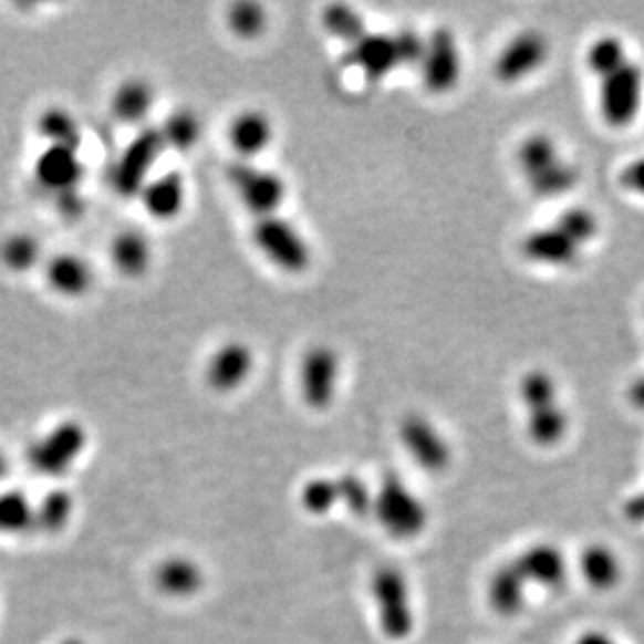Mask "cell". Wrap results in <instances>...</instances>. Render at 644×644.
Returning <instances> with one entry per match:
<instances>
[{
    "instance_id": "ffe728a7",
    "label": "cell",
    "mask_w": 644,
    "mask_h": 644,
    "mask_svg": "<svg viewBox=\"0 0 644 644\" xmlns=\"http://www.w3.org/2000/svg\"><path fill=\"white\" fill-rule=\"evenodd\" d=\"M527 580L519 573L512 559L498 565L487 582V603L500 617H516L528 602Z\"/></svg>"
},
{
    "instance_id": "1f68e13d",
    "label": "cell",
    "mask_w": 644,
    "mask_h": 644,
    "mask_svg": "<svg viewBox=\"0 0 644 644\" xmlns=\"http://www.w3.org/2000/svg\"><path fill=\"white\" fill-rule=\"evenodd\" d=\"M229 28L242 38H257L267 25V13L262 4L252 0L235 2L228 11Z\"/></svg>"
},
{
    "instance_id": "e575fe53",
    "label": "cell",
    "mask_w": 644,
    "mask_h": 644,
    "mask_svg": "<svg viewBox=\"0 0 644 644\" xmlns=\"http://www.w3.org/2000/svg\"><path fill=\"white\" fill-rule=\"evenodd\" d=\"M396 43L399 65H420L425 54L426 38L420 37L416 29L403 28L393 34Z\"/></svg>"
},
{
    "instance_id": "ab89813d",
    "label": "cell",
    "mask_w": 644,
    "mask_h": 644,
    "mask_svg": "<svg viewBox=\"0 0 644 644\" xmlns=\"http://www.w3.org/2000/svg\"><path fill=\"white\" fill-rule=\"evenodd\" d=\"M629 403L637 411H644V374L635 378L629 387Z\"/></svg>"
},
{
    "instance_id": "cb8c5ba5",
    "label": "cell",
    "mask_w": 644,
    "mask_h": 644,
    "mask_svg": "<svg viewBox=\"0 0 644 644\" xmlns=\"http://www.w3.org/2000/svg\"><path fill=\"white\" fill-rule=\"evenodd\" d=\"M156 588L168 598L185 600L196 596L205 588L206 574L199 562L190 557L174 555L158 565Z\"/></svg>"
},
{
    "instance_id": "60d3db41",
    "label": "cell",
    "mask_w": 644,
    "mask_h": 644,
    "mask_svg": "<svg viewBox=\"0 0 644 644\" xmlns=\"http://www.w3.org/2000/svg\"><path fill=\"white\" fill-rule=\"evenodd\" d=\"M4 475H6L4 455L0 454V477H4Z\"/></svg>"
},
{
    "instance_id": "b9f144b4",
    "label": "cell",
    "mask_w": 644,
    "mask_h": 644,
    "mask_svg": "<svg viewBox=\"0 0 644 644\" xmlns=\"http://www.w3.org/2000/svg\"><path fill=\"white\" fill-rule=\"evenodd\" d=\"M61 644H84V643H81L80 640H69V641H65V643H61Z\"/></svg>"
},
{
    "instance_id": "2e32d148",
    "label": "cell",
    "mask_w": 644,
    "mask_h": 644,
    "mask_svg": "<svg viewBox=\"0 0 644 644\" xmlns=\"http://www.w3.org/2000/svg\"><path fill=\"white\" fill-rule=\"evenodd\" d=\"M83 428L75 423H63L45 435L40 443L33 444L29 460L42 475H61L72 466L81 449L84 448Z\"/></svg>"
},
{
    "instance_id": "603a6c76",
    "label": "cell",
    "mask_w": 644,
    "mask_h": 644,
    "mask_svg": "<svg viewBox=\"0 0 644 644\" xmlns=\"http://www.w3.org/2000/svg\"><path fill=\"white\" fill-rule=\"evenodd\" d=\"M141 201L145 211L156 220H173L181 214L187 199L185 179L178 170L150 178L141 191Z\"/></svg>"
},
{
    "instance_id": "3957f363",
    "label": "cell",
    "mask_w": 644,
    "mask_h": 644,
    "mask_svg": "<svg viewBox=\"0 0 644 644\" xmlns=\"http://www.w3.org/2000/svg\"><path fill=\"white\" fill-rule=\"evenodd\" d=\"M519 399L524 408V428L533 446L557 448L570 434V414L562 405L561 388L553 374L530 370L519 382Z\"/></svg>"
},
{
    "instance_id": "277c9868",
    "label": "cell",
    "mask_w": 644,
    "mask_h": 644,
    "mask_svg": "<svg viewBox=\"0 0 644 644\" xmlns=\"http://www.w3.org/2000/svg\"><path fill=\"white\" fill-rule=\"evenodd\" d=\"M518 165L528 188L547 199L570 194L582 178L579 164L548 133H533L521 142Z\"/></svg>"
},
{
    "instance_id": "ac0fdd59",
    "label": "cell",
    "mask_w": 644,
    "mask_h": 644,
    "mask_svg": "<svg viewBox=\"0 0 644 644\" xmlns=\"http://www.w3.org/2000/svg\"><path fill=\"white\" fill-rule=\"evenodd\" d=\"M255 356L251 347L243 342H226L206 364V382L215 393H233L242 387L251 376Z\"/></svg>"
},
{
    "instance_id": "9a60e30c",
    "label": "cell",
    "mask_w": 644,
    "mask_h": 644,
    "mask_svg": "<svg viewBox=\"0 0 644 644\" xmlns=\"http://www.w3.org/2000/svg\"><path fill=\"white\" fill-rule=\"evenodd\" d=\"M519 573L523 574L528 588L542 591H561L570 577L564 551L553 542H533L512 559Z\"/></svg>"
},
{
    "instance_id": "8992f818",
    "label": "cell",
    "mask_w": 644,
    "mask_h": 644,
    "mask_svg": "<svg viewBox=\"0 0 644 644\" xmlns=\"http://www.w3.org/2000/svg\"><path fill=\"white\" fill-rule=\"evenodd\" d=\"M370 589L382 634L394 643L408 640L416 629V605L405 571L394 564L380 565Z\"/></svg>"
},
{
    "instance_id": "83f0119b",
    "label": "cell",
    "mask_w": 644,
    "mask_h": 644,
    "mask_svg": "<svg viewBox=\"0 0 644 644\" xmlns=\"http://www.w3.org/2000/svg\"><path fill=\"white\" fill-rule=\"evenodd\" d=\"M37 132L48 145H60V147L80 150L83 144L80 122L63 107L45 110L38 117Z\"/></svg>"
},
{
    "instance_id": "8d00e7d4",
    "label": "cell",
    "mask_w": 644,
    "mask_h": 644,
    "mask_svg": "<svg viewBox=\"0 0 644 644\" xmlns=\"http://www.w3.org/2000/svg\"><path fill=\"white\" fill-rule=\"evenodd\" d=\"M56 201L61 214L69 217V219H75L84 211V199L77 190L60 194V196H56Z\"/></svg>"
},
{
    "instance_id": "7c38bea8",
    "label": "cell",
    "mask_w": 644,
    "mask_h": 644,
    "mask_svg": "<svg viewBox=\"0 0 644 644\" xmlns=\"http://www.w3.org/2000/svg\"><path fill=\"white\" fill-rule=\"evenodd\" d=\"M229 181L258 219L276 215L287 196L285 181L269 168L257 167L249 162H237L228 170Z\"/></svg>"
},
{
    "instance_id": "9c48e42d",
    "label": "cell",
    "mask_w": 644,
    "mask_h": 644,
    "mask_svg": "<svg viewBox=\"0 0 644 644\" xmlns=\"http://www.w3.org/2000/svg\"><path fill=\"white\" fill-rule=\"evenodd\" d=\"M165 149L158 127H144L136 133L113 167L112 183L118 196L127 199L141 196Z\"/></svg>"
},
{
    "instance_id": "4fadbf2b",
    "label": "cell",
    "mask_w": 644,
    "mask_h": 644,
    "mask_svg": "<svg viewBox=\"0 0 644 644\" xmlns=\"http://www.w3.org/2000/svg\"><path fill=\"white\" fill-rule=\"evenodd\" d=\"M341 378L339 355L330 346H313L304 353L299 367V391L304 405L315 412L333 405Z\"/></svg>"
},
{
    "instance_id": "7402d4cb",
    "label": "cell",
    "mask_w": 644,
    "mask_h": 644,
    "mask_svg": "<svg viewBox=\"0 0 644 644\" xmlns=\"http://www.w3.org/2000/svg\"><path fill=\"white\" fill-rule=\"evenodd\" d=\"M45 278L52 292L61 298L77 299L89 294L94 285V269L80 255L61 252L49 260Z\"/></svg>"
},
{
    "instance_id": "836d02e7",
    "label": "cell",
    "mask_w": 644,
    "mask_h": 644,
    "mask_svg": "<svg viewBox=\"0 0 644 644\" xmlns=\"http://www.w3.org/2000/svg\"><path fill=\"white\" fill-rule=\"evenodd\" d=\"M71 496L58 490V492L48 496L40 510L34 513V523L40 524L43 530H60L71 519Z\"/></svg>"
},
{
    "instance_id": "4dcf8cb0",
    "label": "cell",
    "mask_w": 644,
    "mask_h": 644,
    "mask_svg": "<svg viewBox=\"0 0 644 644\" xmlns=\"http://www.w3.org/2000/svg\"><path fill=\"white\" fill-rule=\"evenodd\" d=\"M158 129L165 147L176 150H190L201 138V121L187 107L170 113Z\"/></svg>"
},
{
    "instance_id": "f546056e",
    "label": "cell",
    "mask_w": 644,
    "mask_h": 644,
    "mask_svg": "<svg viewBox=\"0 0 644 644\" xmlns=\"http://www.w3.org/2000/svg\"><path fill=\"white\" fill-rule=\"evenodd\" d=\"M322 25L332 37L339 38L347 45L359 42L367 31L365 19L350 4H330L322 11Z\"/></svg>"
},
{
    "instance_id": "5bb4252c",
    "label": "cell",
    "mask_w": 644,
    "mask_h": 644,
    "mask_svg": "<svg viewBox=\"0 0 644 644\" xmlns=\"http://www.w3.org/2000/svg\"><path fill=\"white\" fill-rule=\"evenodd\" d=\"M419 66L423 83L432 94H446L457 86L463 74V56L451 29L440 25L432 31Z\"/></svg>"
},
{
    "instance_id": "44dd1931",
    "label": "cell",
    "mask_w": 644,
    "mask_h": 644,
    "mask_svg": "<svg viewBox=\"0 0 644 644\" xmlns=\"http://www.w3.org/2000/svg\"><path fill=\"white\" fill-rule=\"evenodd\" d=\"M580 577L596 593H611L623 580V562L605 542H591L579 555Z\"/></svg>"
},
{
    "instance_id": "d590c367",
    "label": "cell",
    "mask_w": 644,
    "mask_h": 644,
    "mask_svg": "<svg viewBox=\"0 0 644 644\" xmlns=\"http://www.w3.org/2000/svg\"><path fill=\"white\" fill-rule=\"evenodd\" d=\"M617 183L632 196L644 199V155L629 159L617 173Z\"/></svg>"
},
{
    "instance_id": "52a82bcc",
    "label": "cell",
    "mask_w": 644,
    "mask_h": 644,
    "mask_svg": "<svg viewBox=\"0 0 644 644\" xmlns=\"http://www.w3.org/2000/svg\"><path fill=\"white\" fill-rule=\"evenodd\" d=\"M373 487L355 472L339 477H318L304 484L299 501L313 518H324L339 507H346L355 516H367L373 509Z\"/></svg>"
},
{
    "instance_id": "4316f807",
    "label": "cell",
    "mask_w": 644,
    "mask_h": 644,
    "mask_svg": "<svg viewBox=\"0 0 644 644\" xmlns=\"http://www.w3.org/2000/svg\"><path fill=\"white\" fill-rule=\"evenodd\" d=\"M155 89L147 81L141 77L124 81L113 92V117L126 126H138L149 117L155 106Z\"/></svg>"
},
{
    "instance_id": "484cf974",
    "label": "cell",
    "mask_w": 644,
    "mask_h": 644,
    "mask_svg": "<svg viewBox=\"0 0 644 644\" xmlns=\"http://www.w3.org/2000/svg\"><path fill=\"white\" fill-rule=\"evenodd\" d=\"M272 135L271 118L258 110H246L229 124V142L243 159L263 153L271 144Z\"/></svg>"
},
{
    "instance_id": "f1b7e54d",
    "label": "cell",
    "mask_w": 644,
    "mask_h": 644,
    "mask_svg": "<svg viewBox=\"0 0 644 644\" xmlns=\"http://www.w3.org/2000/svg\"><path fill=\"white\" fill-rule=\"evenodd\" d=\"M42 255V243L31 233H13L0 243V262L17 274L34 269Z\"/></svg>"
},
{
    "instance_id": "d6986e66",
    "label": "cell",
    "mask_w": 644,
    "mask_h": 644,
    "mask_svg": "<svg viewBox=\"0 0 644 644\" xmlns=\"http://www.w3.org/2000/svg\"><path fill=\"white\" fill-rule=\"evenodd\" d=\"M350 65L356 66L365 77L376 81L399 66L393 34L367 33L350 45L346 56Z\"/></svg>"
},
{
    "instance_id": "7a4b0ae2",
    "label": "cell",
    "mask_w": 644,
    "mask_h": 644,
    "mask_svg": "<svg viewBox=\"0 0 644 644\" xmlns=\"http://www.w3.org/2000/svg\"><path fill=\"white\" fill-rule=\"evenodd\" d=\"M602 231L600 217L585 206H570L553 222L533 229L521 242L528 262L551 269L579 266Z\"/></svg>"
},
{
    "instance_id": "8fae6325",
    "label": "cell",
    "mask_w": 644,
    "mask_h": 644,
    "mask_svg": "<svg viewBox=\"0 0 644 644\" xmlns=\"http://www.w3.org/2000/svg\"><path fill=\"white\" fill-rule=\"evenodd\" d=\"M551 45L547 34L539 29H524L513 34L495 60L496 80L503 84L519 83L541 71L550 60Z\"/></svg>"
},
{
    "instance_id": "5b68a950",
    "label": "cell",
    "mask_w": 644,
    "mask_h": 644,
    "mask_svg": "<svg viewBox=\"0 0 644 644\" xmlns=\"http://www.w3.org/2000/svg\"><path fill=\"white\" fill-rule=\"evenodd\" d=\"M371 513L383 532L397 541H414L429 524L428 505L397 475H387L374 489Z\"/></svg>"
},
{
    "instance_id": "30bf717a",
    "label": "cell",
    "mask_w": 644,
    "mask_h": 644,
    "mask_svg": "<svg viewBox=\"0 0 644 644\" xmlns=\"http://www.w3.org/2000/svg\"><path fill=\"white\" fill-rule=\"evenodd\" d=\"M252 240L276 267L290 274L303 272L312 260L303 235L278 214L262 217L255 222Z\"/></svg>"
},
{
    "instance_id": "ba28073f",
    "label": "cell",
    "mask_w": 644,
    "mask_h": 644,
    "mask_svg": "<svg viewBox=\"0 0 644 644\" xmlns=\"http://www.w3.org/2000/svg\"><path fill=\"white\" fill-rule=\"evenodd\" d=\"M397 435L412 463L428 475H443L454 464V446L429 417L408 414L399 423Z\"/></svg>"
},
{
    "instance_id": "f35d334b",
    "label": "cell",
    "mask_w": 644,
    "mask_h": 644,
    "mask_svg": "<svg viewBox=\"0 0 644 644\" xmlns=\"http://www.w3.org/2000/svg\"><path fill=\"white\" fill-rule=\"evenodd\" d=\"M574 644H620L612 635L607 632L602 631H588L580 635L579 640L574 641Z\"/></svg>"
},
{
    "instance_id": "e0dca14e",
    "label": "cell",
    "mask_w": 644,
    "mask_h": 644,
    "mask_svg": "<svg viewBox=\"0 0 644 644\" xmlns=\"http://www.w3.org/2000/svg\"><path fill=\"white\" fill-rule=\"evenodd\" d=\"M33 170L38 185L54 196L77 190L84 178L80 150L60 145H45L34 162Z\"/></svg>"
},
{
    "instance_id": "d6a6232c",
    "label": "cell",
    "mask_w": 644,
    "mask_h": 644,
    "mask_svg": "<svg viewBox=\"0 0 644 644\" xmlns=\"http://www.w3.org/2000/svg\"><path fill=\"white\" fill-rule=\"evenodd\" d=\"M34 523L31 505L20 492L0 496V532L20 533Z\"/></svg>"
},
{
    "instance_id": "6da1fadb",
    "label": "cell",
    "mask_w": 644,
    "mask_h": 644,
    "mask_svg": "<svg viewBox=\"0 0 644 644\" xmlns=\"http://www.w3.org/2000/svg\"><path fill=\"white\" fill-rule=\"evenodd\" d=\"M588 71L596 83L600 118L612 129H625L644 107V69L617 34H602L585 52Z\"/></svg>"
},
{
    "instance_id": "d4e9b609",
    "label": "cell",
    "mask_w": 644,
    "mask_h": 644,
    "mask_svg": "<svg viewBox=\"0 0 644 644\" xmlns=\"http://www.w3.org/2000/svg\"><path fill=\"white\" fill-rule=\"evenodd\" d=\"M112 263L126 278H141L153 263V246L141 229H124L110 246Z\"/></svg>"
},
{
    "instance_id": "74e56055",
    "label": "cell",
    "mask_w": 644,
    "mask_h": 644,
    "mask_svg": "<svg viewBox=\"0 0 644 644\" xmlns=\"http://www.w3.org/2000/svg\"><path fill=\"white\" fill-rule=\"evenodd\" d=\"M625 516L632 523H644V489L626 501Z\"/></svg>"
}]
</instances>
